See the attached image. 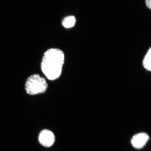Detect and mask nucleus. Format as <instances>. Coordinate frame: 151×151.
Returning <instances> with one entry per match:
<instances>
[{
    "mask_svg": "<svg viewBox=\"0 0 151 151\" xmlns=\"http://www.w3.org/2000/svg\"><path fill=\"white\" fill-rule=\"evenodd\" d=\"M65 55L60 49L52 48L44 53L41 63V71L49 80L54 81L61 76Z\"/></svg>",
    "mask_w": 151,
    "mask_h": 151,
    "instance_id": "obj_1",
    "label": "nucleus"
},
{
    "mask_svg": "<svg viewBox=\"0 0 151 151\" xmlns=\"http://www.w3.org/2000/svg\"><path fill=\"white\" fill-rule=\"evenodd\" d=\"M48 87L46 79L37 73L28 77L25 85L26 93L32 96L45 93Z\"/></svg>",
    "mask_w": 151,
    "mask_h": 151,
    "instance_id": "obj_2",
    "label": "nucleus"
},
{
    "mask_svg": "<svg viewBox=\"0 0 151 151\" xmlns=\"http://www.w3.org/2000/svg\"><path fill=\"white\" fill-rule=\"evenodd\" d=\"M39 141L43 146L50 147L53 145L55 141V137L53 133L50 130L44 129L39 134Z\"/></svg>",
    "mask_w": 151,
    "mask_h": 151,
    "instance_id": "obj_3",
    "label": "nucleus"
},
{
    "mask_svg": "<svg viewBox=\"0 0 151 151\" xmlns=\"http://www.w3.org/2000/svg\"><path fill=\"white\" fill-rule=\"evenodd\" d=\"M150 137L145 133H141L134 135L131 139V144L135 148H142L148 141Z\"/></svg>",
    "mask_w": 151,
    "mask_h": 151,
    "instance_id": "obj_4",
    "label": "nucleus"
},
{
    "mask_svg": "<svg viewBox=\"0 0 151 151\" xmlns=\"http://www.w3.org/2000/svg\"><path fill=\"white\" fill-rule=\"evenodd\" d=\"M76 22V19L74 16H70L66 17L62 22L63 27L67 28H70L74 26Z\"/></svg>",
    "mask_w": 151,
    "mask_h": 151,
    "instance_id": "obj_5",
    "label": "nucleus"
},
{
    "mask_svg": "<svg viewBox=\"0 0 151 151\" xmlns=\"http://www.w3.org/2000/svg\"><path fill=\"white\" fill-rule=\"evenodd\" d=\"M151 49L150 48L145 56L143 61V65L147 70L151 71Z\"/></svg>",
    "mask_w": 151,
    "mask_h": 151,
    "instance_id": "obj_6",
    "label": "nucleus"
},
{
    "mask_svg": "<svg viewBox=\"0 0 151 151\" xmlns=\"http://www.w3.org/2000/svg\"><path fill=\"white\" fill-rule=\"evenodd\" d=\"M147 6L150 9H151V0H146Z\"/></svg>",
    "mask_w": 151,
    "mask_h": 151,
    "instance_id": "obj_7",
    "label": "nucleus"
}]
</instances>
